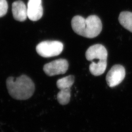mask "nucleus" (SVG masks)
<instances>
[{
    "instance_id": "obj_1",
    "label": "nucleus",
    "mask_w": 132,
    "mask_h": 132,
    "mask_svg": "<svg viewBox=\"0 0 132 132\" xmlns=\"http://www.w3.org/2000/svg\"><path fill=\"white\" fill-rule=\"evenodd\" d=\"M71 27L76 34L86 38H93L101 32L102 24L96 15H90L86 19L78 15L72 19Z\"/></svg>"
},
{
    "instance_id": "obj_2",
    "label": "nucleus",
    "mask_w": 132,
    "mask_h": 132,
    "mask_svg": "<svg viewBox=\"0 0 132 132\" xmlns=\"http://www.w3.org/2000/svg\"><path fill=\"white\" fill-rule=\"evenodd\" d=\"M6 86L10 96L17 100H27L32 96L35 90V86L32 80L26 75L14 78L9 77Z\"/></svg>"
},
{
    "instance_id": "obj_3",
    "label": "nucleus",
    "mask_w": 132,
    "mask_h": 132,
    "mask_svg": "<svg viewBox=\"0 0 132 132\" xmlns=\"http://www.w3.org/2000/svg\"><path fill=\"white\" fill-rule=\"evenodd\" d=\"M63 44L57 41H43L36 47L38 54L43 57L48 58L56 56L61 53L63 50Z\"/></svg>"
},
{
    "instance_id": "obj_4",
    "label": "nucleus",
    "mask_w": 132,
    "mask_h": 132,
    "mask_svg": "<svg viewBox=\"0 0 132 132\" xmlns=\"http://www.w3.org/2000/svg\"><path fill=\"white\" fill-rule=\"evenodd\" d=\"M68 68V62L66 59H60L45 65L43 70L47 75L52 76L65 73Z\"/></svg>"
},
{
    "instance_id": "obj_5",
    "label": "nucleus",
    "mask_w": 132,
    "mask_h": 132,
    "mask_svg": "<svg viewBox=\"0 0 132 132\" xmlns=\"http://www.w3.org/2000/svg\"><path fill=\"white\" fill-rule=\"evenodd\" d=\"M125 70L120 65L112 67L106 76V81L110 87L113 88L119 85L125 78Z\"/></svg>"
},
{
    "instance_id": "obj_6",
    "label": "nucleus",
    "mask_w": 132,
    "mask_h": 132,
    "mask_svg": "<svg viewBox=\"0 0 132 132\" xmlns=\"http://www.w3.org/2000/svg\"><path fill=\"white\" fill-rule=\"evenodd\" d=\"M87 60L92 61L94 60H107L108 52L106 48L101 44H96L90 46L85 54Z\"/></svg>"
},
{
    "instance_id": "obj_7",
    "label": "nucleus",
    "mask_w": 132,
    "mask_h": 132,
    "mask_svg": "<svg viewBox=\"0 0 132 132\" xmlns=\"http://www.w3.org/2000/svg\"><path fill=\"white\" fill-rule=\"evenodd\" d=\"M28 17L32 21L41 19L43 14L42 0H29L27 6Z\"/></svg>"
},
{
    "instance_id": "obj_8",
    "label": "nucleus",
    "mask_w": 132,
    "mask_h": 132,
    "mask_svg": "<svg viewBox=\"0 0 132 132\" xmlns=\"http://www.w3.org/2000/svg\"><path fill=\"white\" fill-rule=\"evenodd\" d=\"M12 12L13 18L18 21L23 22L28 17L27 7L22 1H17L12 4Z\"/></svg>"
},
{
    "instance_id": "obj_9",
    "label": "nucleus",
    "mask_w": 132,
    "mask_h": 132,
    "mask_svg": "<svg viewBox=\"0 0 132 132\" xmlns=\"http://www.w3.org/2000/svg\"><path fill=\"white\" fill-rule=\"evenodd\" d=\"M107 66V60H98L96 62H92L89 66V70L90 73L94 76H100L105 72Z\"/></svg>"
},
{
    "instance_id": "obj_10",
    "label": "nucleus",
    "mask_w": 132,
    "mask_h": 132,
    "mask_svg": "<svg viewBox=\"0 0 132 132\" xmlns=\"http://www.w3.org/2000/svg\"><path fill=\"white\" fill-rule=\"evenodd\" d=\"M118 20L122 27L132 32V12L129 11L121 12Z\"/></svg>"
},
{
    "instance_id": "obj_11",
    "label": "nucleus",
    "mask_w": 132,
    "mask_h": 132,
    "mask_svg": "<svg viewBox=\"0 0 132 132\" xmlns=\"http://www.w3.org/2000/svg\"><path fill=\"white\" fill-rule=\"evenodd\" d=\"M75 82V77L69 76L63 77L57 81L56 85L60 90L71 89Z\"/></svg>"
},
{
    "instance_id": "obj_12",
    "label": "nucleus",
    "mask_w": 132,
    "mask_h": 132,
    "mask_svg": "<svg viewBox=\"0 0 132 132\" xmlns=\"http://www.w3.org/2000/svg\"><path fill=\"white\" fill-rule=\"evenodd\" d=\"M71 89L61 90L57 95V99L59 103L64 105L68 104L71 98Z\"/></svg>"
},
{
    "instance_id": "obj_13",
    "label": "nucleus",
    "mask_w": 132,
    "mask_h": 132,
    "mask_svg": "<svg viewBox=\"0 0 132 132\" xmlns=\"http://www.w3.org/2000/svg\"><path fill=\"white\" fill-rule=\"evenodd\" d=\"M8 10V4L6 0H0V18L6 14Z\"/></svg>"
}]
</instances>
